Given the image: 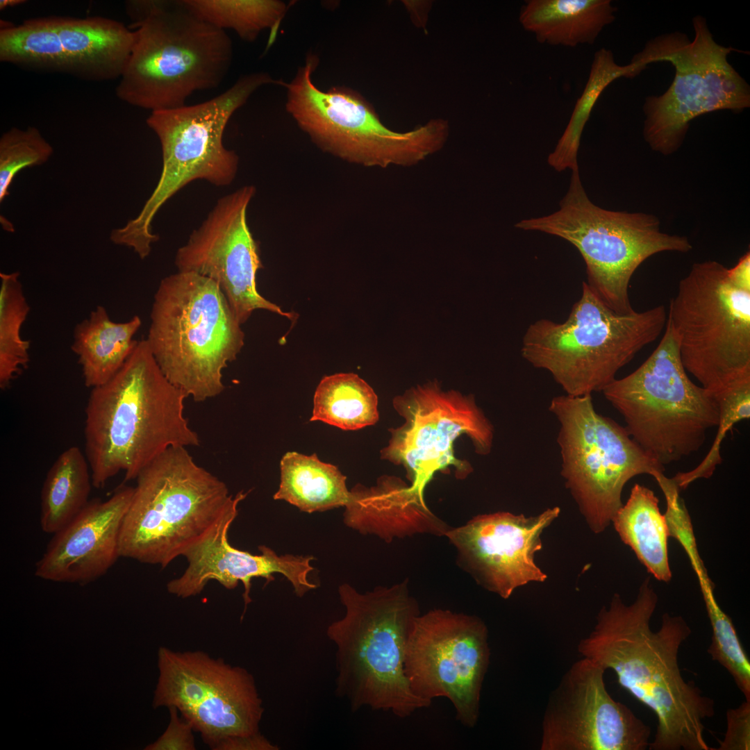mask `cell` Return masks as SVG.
<instances>
[{"label": "cell", "instance_id": "obj_36", "mask_svg": "<svg viewBox=\"0 0 750 750\" xmlns=\"http://www.w3.org/2000/svg\"><path fill=\"white\" fill-rule=\"evenodd\" d=\"M52 146L40 131L12 128L0 138V202L9 195L17 174L24 168L42 165L53 154Z\"/></svg>", "mask_w": 750, "mask_h": 750}, {"label": "cell", "instance_id": "obj_24", "mask_svg": "<svg viewBox=\"0 0 750 750\" xmlns=\"http://www.w3.org/2000/svg\"><path fill=\"white\" fill-rule=\"evenodd\" d=\"M409 485L388 475L379 477L372 487L356 485L344 507V524L387 542L422 533L444 536L451 527L433 513Z\"/></svg>", "mask_w": 750, "mask_h": 750}, {"label": "cell", "instance_id": "obj_7", "mask_svg": "<svg viewBox=\"0 0 750 750\" xmlns=\"http://www.w3.org/2000/svg\"><path fill=\"white\" fill-rule=\"evenodd\" d=\"M667 318L662 305L617 313L583 282L581 297L565 321L542 319L528 327L522 356L549 372L567 395L592 394L658 338Z\"/></svg>", "mask_w": 750, "mask_h": 750}, {"label": "cell", "instance_id": "obj_18", "mask_svg": "<svg viewBox=\"0 0 750 750\" xmlns=\"http://www.w3.org/2000/svg\"><path fill=\"white\" fill-rule=\"evenodd\" d=\"M1 22V62L89 81L119 79L135 40V31L99 16H48L19 24Z\"/></svg>", "mask_w": 750, "mask_h": 750}, {"label": "cell", "instance_id": "obj_2", "mask_svg": "<svg viewBox=\"0 0 750 750\" xmlns=\"http://www.w3.org/2000/svg\"><path fill=\"white\" fill-rule=\"evenodd\" d=\"M186 395L165 376L145 339L137 341L120 369L92 388L85 408V455L93 487L120 472L125 481L169 448L197 447L184 415Z\"/></svg>", "mask_w": 750, "mask_h": 750}, {"label": "cell", "instance_id": "obj_20", "mask_svg": "<svg viewBox=\"0 0 750 750\" xmlns=\"http://www.w3.org/2000/svg\"><path fill=\"white\" fill-rule=\"evenodd\" d=\"M253 186H244L218 199L202 224L175 256L178 272H192L215 282L238 322L242 324L257 309L293 320L257 290L256 273L262 268L258 247L247 220Z\"/></svg>", "mask_w": 750, "mask_h": 750}, {"label": "cell", "instance_id": "obj_32", "mask_svg": "<svg viewBox=\"0 0 750 750\" xmlns=\"http://www.w3.org/2000/svg\"><path fill=\"white\" fill-rule=\"evenodd\" d=\"M201 19L225 31L231 29L243 40L253 42L260 32L271 30L269 44L288 10L278 0H183Z\"/></svg>", "mask_w": 750, "mask_h": 750}, {"label": "cell", "instance_id": "obj_23", "mask_svg": "<svg viewBox=\"0 0 750 750\" xmlns=\"http://www.w3.org/2000/svg\"><path fill=\"white\" fill-rule=\"evenodd\" d=\"M133 492V487L123 485L106 501H89L53 534L36 563V576L84 584L105 574L120 557L121 528Z\"/></svg>", "mask_w": 750, "mask_h": 750}, {"label": "cell", "instance_id": "obj_35", "mask_svg": "<svg viewBox=\"0 0 750 750\" xmlns=\"http://www.w3.org/2000/svg\"><path fill=\"white\" fill-rule=\"evenodd\" d=\"M719 406V420L715 440L702 461L694 469L677 473L672 479L685 490L694 481L709 478L722 461L721 445L735 424L750 417V380L739 383L715 396Z\"/></svg>", "mask_w": 750, "mask_h": 750}, {"label": "cell", "instance_id": "obj_22", "mask_svg": "<svg viewBox=\"0 0 750 750\" xmlns=\"http://www.w3.org/2000/svg\"><path fill=\"white\" fill-rule=\"evenodd\" d=\"M231 506L203 538L183 555L188 567L178 578L170 581L168 592L185 599L200 594L210 581H217L228 590H233L240 581L244 608L251 602V579L262 577L267 583L274 580V574L283 575L290 582L294 594L302 597L317 585L308 579L314 569L312 556L278 555L273 549L260 545V554L255 555L232 547L228 542L229 528L238 514V505Z\"/></svg>", "mask_w": 750, "mask_h": 750}, {"label": "cell", "instance_id": "obj_6", "mask_svg": "<svg viewBox=\"0 0 750 750\" xmlns=\"http://www.w3.org/2000/svg\"><path fill=\"white\" fill-rule=\"evenodd\" d=\"M265 72L240 76L222 94L192 106L151 112L146 122L161 146L162 166L158 182L138 215L110 236L115 244L132 248L147 258L158 239L151 224L160 208L190 182L205 180L217 187L234 180L239 158L223 144L226 126L233 113L260 87L282 85Z\"/></svg>", "mask_w": 750, "mask_h": 750}, {"label": "cell", "instance_id": "obj_38", "mask_svg": "<svg viewBox=\"0 0 750 750\" xmlns=\"http://www.w3.org/2000/svg\"><path fill=\"white\" fill-rule=\"evenodd\" d=\"M169 722L164 733L144 750H195L194 732L192 724L174 707L167 708Z\"/></svg>", "mask_w": 750, "mask_h": 750}, {"label": "cell", "instance_id": "obj_17", "mask_svg": "<svg viewBox=\"0 0 750 750\" xmlns=\"http://www.w3.org/2000/svg\"><path fill=\"white\" fill-rule=\"evenodd\" d=\"M490 662L488 629L478 617L435 608L415 619L404 653L412 692L429 702L444 697L468 728L480 715L481 694Z\"/></svg>", "mask_w": 750, "mask_h": 750}, {"label": "cell", "instance_id": "obj_29", "mask_svg": "<svg viewBox=\"0 0 750 750\" xmlns=\"http://www.w3.org/2000/svg\"><path fill=\"white\" fill-rule=\"evenodd\" d=\"M92 485L89 463L76 446L65 450L49 469L41 491L40 526L56 533L88 503Z\"/></svg>", "mask_w": 750, "mask_h": 750}, {"label": "cell", "instance_id": "obj_30", "mask_svg": "<svg viewBox=\"0 0 750 750\" xmlns=\"http://www.w3.org/2000/svg\"><path fill=\"white\" fill-rule=\"evenodd\" d=\"M378 418L377 395L357 374L325 376L318 385L310 421H322L343 430H358L374 425Z\"/></svg>", "mask_w": 750, "mask_h": 750}, {"label": "cell", "instance_id": "obj_28", "mask_svg": "<svg viewBox=\"0 0 750 750\" xmlns=\"http://www.w3.org/2000/svg\"><path fill=\"white\" fill-rule=\"evenodd\" d=\"M281 482L274 499L285 501L307 513L345 507L351 492L338 468L316 454L288 452L280 463Z\"/></svg>", "mask_w": 750, "mask_h": 750}, {"label": "cell", "instance_id": "obj_25", "mask_svg": "<svg viewBox=\"0 0 750 750\" xmlns=\"http://www.w3.org/2000/svg\"><path fill=\"white\" fill-rule=\"evenodd\" d=\"M616 11L610 0H528L519 19L540 43L575 47L593 44Z\"/></svg>", "mask_w": 750, "mask_h": 750}, {"label": "cell", "instance_id": "obj_42", "mask_svg": "<svg viewBox=\"0 0 750 750\" xmlns=\"http://www.w3.org/2000/svg\"><path fill=\"white\" fill-rule=\"evenodd\" d=\"M728 274L733 285L742 290L750 292L749 251L742 256L733 267L728 269Z\"/></svg>", "mask_w": 750, "mask_h": 750}, {"label": "cell", "instance_id": "obj_40", "mask_svg": "<svg viewBox=\"0 0 750 750\" xmlns=\"http://www.w3.org/2000/svg\"><path fill=\"white\" fill-rule=\"evenodd\" d=\"M169 0H128L126 1L125 11L132 22L131 28L138 26L150 19L170 3Z\"/></svg>", "mask_w": 750, "mask_h": 750}, {"label": "cell", "instance_id": "obj_4", "mask_svg": "<svg viewBox=\"0 0 750 750\" xmlns=\"http://www.w3.org/2000/svg\"><path fill=\"white\" fill-rule=\"evenodd\" d=\"M148 347L167 379L197 402L224 390L223 370L244 343L218 285L192 272L162 279L151 311Z\"/></svg>", "mask_w": 750, "mask_h": 750}, {"label": "cell", "instance_id": "obj_14", "mask_svg": "<svg viewBox=\"0 0 750 750\" xmlns=\"http://www.w3.org/2000/svg\"><path fill=\"white\" fill-rule=\"evenodd\" d=\"M549 410L560 423L561 474L590 529L604 531L622 506L635 476L655 478L665 466L645 452L625 427L594 409L591 394L558 396Z\"/></svg>", "mask_w": 750, "mask_h": 750}, {"label": "cell", "instance_id": "obj_10", "mask_svg": "<svg viewBox=\"0 0 750 750\" xmlns=\"http://www.w3.org/2000/svg\"><path fill=\"white\" fill-rule=\"evenodd\" d=\"M566 195L556 212L522 220L515 226L563 238L581 253L586 265L587 284L612 310H634L628 286L638 267L663 251L687 253L692 246L685 236L660 230L658 218L644 212L605 210L588 197L578 168L572 170Z\"/></svg>", "mask_w": 750, "mask_h": 750}, {"label": "cell", "instance_id": "obj_21", "mask_svg": "<svg viewBox=\"0 0 750 750\" xmlns=\"http://www.w3.org/2000/svg\"><path fill=\"white\" fill-rule=\"evenodd\" d=\"M560 513L555 506L530 517L509 512L480 515L451 528L444 536L456 550L459 566L479 585L507 599L519 587L547 580L535 557L542 548L543 531Z\"/></svg>", "mask_w": 750, "mask_h": 750}, {"label": "cell", "instance_id": "obj_13", "mask_svg": "<svg viewBox=\"0 0 750 750\" xmlns=\"http://www.w3.org/2000/svg\"><path fill=\"white\" fill-rule=\"evenodd\" d=\"M715 260L694 263L678 286L667 321L686 372L714 396L750 380V292Z\"/></svg>", "mask_w": 750, "mask_h": 750}, {"label": "cell", "instance_id": "obj_19", "mask_svg": "<svg viewBox=\"0 0 750 750\" xmlns=\"http://www.w3.org/2000/svg\"><path fill=\"white\" fill-rule=\"evenodd\" d=\"M605 670L582 657L551 691L541 750H645L651 728L606 690Z\"/></svg>", "mask_w": 750, "mask_h": 750}, {"label": "cell", "instance_id": "obj_12", "mask_svg": "<svg viewBox=\"0 0 750 750\" xmlns=\"http://www.w3.org/2000/svg\"><path fill=\"white\" fill-rule=\"evenodd\" d=\"M318 58L309 53L288 84L285 108L298 126L322 150L367 167L411 166L443 147L449 126L443 119L406 133L384 125L374 107L344 87L319 89L312 75Z\"/></svg>", "mask_w": 750, "mask_h": 750}, {"label": "cell", "instance_id": "obj_44", "mask_svg": "<svg viewBox=\"0 0 750 750\" xmlns=\"http://www.w3.org/2000/svg\"><path fill=\"white\" fill-rule=\"evenodd\" d=\"M26 1L24 0H1L0 1V10H3L8 8H13L21 4H24Z\"/></svg>", "mask_w": 750, "mask_h": 750}, {"label": "cell", "instance_id": "obj_15", "mask_svg": "<svg viewBox=\"0 0 750 750\" xmlns=\"http://www.w3.org/2000/svg\"><path fill=\"white\" fill-rule=\"evenodd\" d=\"M393 407L404 422L390 429L391 438L381 451V458L402 465L410 488L422 499L437 472L452 466L458 478L472 472L468 462L454 456L458 438L466 435L480 455L491 451L493 426L472 394L444 391L438 382H428L394 397Z\"/></svg>", "mask_w": 750, "mask_h": 750}, {"label": "cell", "instance_id": "obj_39", "mask_svg": "<svg viewBox=\"0 0 750 750\" xmlns=\"http://www.w3.org/2000/svg\"><path fill=\"white\" fill-rule=\"evenodd\" d=\"M726 731L715 750L750 749V701L745 700L726 712Z\"/></svg>", "mask_w": 750, "mask_h": 750}, {"label": "cell", "instance_id": "obj_16", "mask_svg": "<svg viewBox=\"0 0 750 750\" xmlns=\"http://www.w3.org/2000/svg\"><path fill=\"white\" fill-rule=\"evenodd\" d=\"M152 706L176 708L215 750L228 737L260 732L264 713L256 680L247 669L200 651H158Z\"/></svg>", "mask_w": 750, "mask_h": 750}, {"label": "cell", "instance_id": "obj_26", "mask_svg": "<svg viewBox=\"0 0 750 750\" xmlns=\"http://www.w3.org/2000/svg\"><path fill=\"white\" fill-rule=\"evenodd\" d=\"M141 324L138 315L116 322L99 305L76 325L71 349L78 357L87 387L104 384L120 369L136 344L133 336Z\"/></svg>", "mask_w": 750, "mask_h": 750}, {"label": "cell", "instance_id": "obj_31", "mask_svg": "<svg viewBox=\"0 0 750 750\" xmlns=\"http://www.w3.org/2000/svg\"><path fill=\"white\" fill-rule=\"evenodd\" d=\"M642 72L638 62L626 65L615 62L613 53L605 48L595 52L583 91L577 99L569 122L557 145L548 156V163L560 172L578 168L577 154L583 128L603 90L621 77L633 78Z\"/></svg>", "mask_w": 750, "mask_h": 750}, {"label": "cell", "instance_id": "obj_5", "mask_svg": "<svg viewBox=\"0 0 750 750\" xmlns=\"http://www.w3.org/2000/svg\"><path fill=\"white\" fill-rule=\"evenodd\" d=\"M136 480L121 528L120 557L162 567L183 556L249 494H231L183 447L166 450Z\"/></svg>", "mask_w": 750, "mask_h": 750}, {"label": "cell", "instance_id": "obj_41", "mask_svg": "<svg viewBox=\"0 0 750 750\" xmlns=\"http://www.w3.org/2000/svg\"><path fill=\"white\" fill-rule=\"evenodd\" d=\"M278 747L269 741L260 731L226 738L215 750H278Z\"/></svg>", "mask_w": 750, "mask_h": 750}, {"label": "cell", "instance_id": "obj_11", "mask_svg": "<svg viewBox=\"0 0 750 750\" xmlns=\"http://www.w3.org/2000/svg\"><path fill=\"white\" fill-rule=\"evenodd\" d=\"M693 40L679 31L647 41L631 60L643 70L647 65L668 62L673 81L661 95L645 98L643 136L651 149L671 155L683 144L690 122L711 112H740L750 107V87L728 60L731 47L718 44L701 15L692 19Z\"/></svg>", "mask_w": 750, "mask_h": 750}, {"label": "cell", "instance_id": "obj_34", "mask_svg": "<svg viewBox=\"0 0 750 750\" xmlns=\"http://www.w3.org/2000/svg\"><path fill=\"white\" fill-rule=\"evenodd\" d=\"M712 627L708 653L732 676L737 687L750 701V662L740 643L731 619L722 610L714 595V584L708 576L698 578Z\"/></svg>", "mask_w": 750, "mask_h": 750}, {"label": "cell", "instance_id": "obj_33", "mask_svg": "<svg viewBox=\"0 0 750 750\" xmlns=\"http://www.w3.org/2000/svg\"><path fill=\"white\" fill-rule=\"evenodd\" d=\"M18 272L0 273V388H8L28 365L30 342L21 335L31 308Z\"/></svg>", "mask_w": 750, "mask_h": 750}, {"label": "cell", "instance_id": "obj_37", "mask_svg": "<svg viewBox=\"0 0 750 750\" xmlns=\"http://www.w3.org/2000/svg\"><path fill=\"white\" fill-rule=\"evenodd\" d=\"M654 478L666 500L667 508L663 515L669 536L675 538L683 547L697 576L707 574L698 551L690 517L680 496L681 490L672 478L667 477L664 473Z\"/></svg>", "mask_w": 750, "mask_h": 750}, {"label": "cell", "instance_id": "obj_27", "mask_svg": "<svg viewBox=\"0 0 750 750\" xmlns=\"http://www.w3.org/2000/svg\"><path fill=\"white\" fill-rule=\"evenodd\" d=\"M658 503L651 490L635 484L611 524L648 572L658 581L669 582L672 578L667 549L669 536Z\"/></svg>", "mask_w": 750, "mask_h": 750}, {"label": "cell", "instance_id": "obj_8", "mask_svg": "<svg viewBox=\"0 0 750 750\" xmlns=\"http://www.w3.org/2000/svg\"><path fill=\"white\" fill-rule=\"evenodd\" d=\"M135 40L115 93L121 101L152 111L185 106L194 92L217 88L231 65L233 43L183 0L135 28Z\"/></svg>", "mask_w": 750, "mask_h": 750}, {"label": "cell", "instance_id": "obj_3", "mask_svg": "<svg viewBox=\"0 0 750 750\" xmlns=\"http://www.w3.org/2000/svg\"><path fill=\"white\" fill-rule=\"evenodd\" d=\"M338 594L345 614L326 629L335 647L336 695L353 712L367 707L399 718L429 707L404 674L406 642L420 615L408 581L365 592L343 583Z\"/></svg>", "mask_w": 750, "mask_h": 750}, {"label": "cell", "instance_id": "obj_1", "mask_svg": "<svg viewBox=\"0 0 750 750\" xmlns=\"http://www.w3.org/2000/svg\"><path fill=\"white\" fill-rule=\"evenodd\" d=\"M658 597L649 577L631 604L615 594L597 614L592 631L577 649L605 671L657 718L650 750H714L704 738V722L715 715V701L681 674L678 655L692 631L680 615H662L660 628L650 622Z\"/></svg>", "mask_w": 750, "mask_h": 750}, {"label": "cell", "instance_id": "obj_9", "mask_svg": "<svg viewBox=\"0 0 750 750\" xmlns=\"http://www.w3.org/2000/svg\"><path fill=\"white\" fill-rule=\"evenodd\" d=\"M601 392L633 440L663 466L699 451L708 431L718 424L717 399L688 377L667 321L650 356Z\"/></svg>", "mask_w": 750, "mask_h": 750}, {"label": "cell", "instance_id": "obj_43", "mask_svg": "<svg viewBox=\"0 0 750 750\" xmlns=\"http://www.w3.org/2000/svg\"><path fill=\"white\" fill-rule=\"evenodd\" d=\"M404 2L413 23L417 26L424 27L427 21L431 3L422 1H405Z\"/></svg>", "mask_w": 750, "mask_h": 750}]
</instances>
